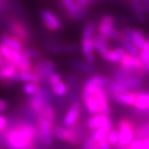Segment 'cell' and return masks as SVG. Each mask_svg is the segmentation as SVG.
<instances>
[{
	"label": "cell",
	"instance_id": "1",
	"mask_svg": "<svg viewBox=\"0 0 149 149\" xmlns=\"http://www.w3.org/2000/svg\"><path fill=\"white\" fill-rule=\"evenodd\" d=\"M37 126L28 121H19L0 135L8 149H33L37 140Z\"/></svg>",
	"mask_w": 149,
	"mask_h": 149
},
{
	"label": "cell",
	"instance_id": "2",
	"mask_svg": "<svg viewBox=\"0 0 149 149\" xmlns=\"http://www.w3.org/2000/svg\"><path fill=\"white\" fill-rule=\"evenodd\" d=\"M38 130L37 140L45 148H49L53 143L54 137V122L47 119H40L36 120Z\"/></svg>",
	"mask_w": 149,
	"mask_h": 149
},
{
	"label": "cell",
	"instance_id": "3",
	"mask_svg": "<svg viewBox=\"0 0 149 149\" xmlns=\"http://www.w3.org/2000/svg\"><path fill=\"white\" fill-rule=\"evenodd\" d=\"M110 79L103 76L94 74V76L87 78L83 84V90L81 97L82 100L86 99L94 94L99 87H106L110 83Z\"/></svg>",
	"mask_w": 149,
	"mask_h": 149
},
{
	"label": "cell",
	"instance_id": "4",
	"mask_svg": "<svg viewBox=\"0 0 149 149\" xmlns=\"http://www.w3.org/2000/svg\"><path fill=\"white\" fill-rule=\"evenodd\" d=\"M54 136L57 138H58V139L73 146L79 144L81 140V136L77 125L71 127H61L59 125H55Z\"/></svg>",
	"mask_w": 149,
	"mask_h": 149
},
{
	"label": "cell",
	"instance_id": "5",
	"mask_svg": "<svg viewBox=\"0 0 149 149\" xmlns=\"http://www.w3.org/2000/svg\"><path fill=\"white\" fill-rule=\"evenodd\" d=\"M115 18L111 15H105L102 17L97 25L98 33L103 34L111 40H119L122 36V33L114 27Z\"/></svg>",
	"mask_w": 149,
	"mask_h": 149
},
{
	"label": "cell",
	"instance_id": "6",
	"mask_svg": "<svg viewBox=\"0 0 149 149\" xmlns=\"http://www.w3.org/2000/svg\"><path fill=\"white\" fill-rule=\"evenodd\" d=\"M117 129L120 132V143L123 146H130L136 139V130L133 123L127 119H121L118 124Z\"/></svg>",
	"mask_w": 149,
	"mask_h": 149
},
{
	"label": "cell",
	"instance_id": "7",
	"mask_svg": "<svg viewBox=\"0 0 149 149\" xmlns=\"http://www.w3.org/2000/svg\"><path fill=\"white\" fill-rule=\"evenodd\" d=\"M55 63L50 59L40 58L33 64V72L35 73L37 76L42 80H47L51 74L55 72Z\"/></svg>",
	"mask_w": 149,
	"mask_h": 149
},
{
	"label": "cell",
	"instance_id": "8",
	"mask_svg": "<svg viewBox=\"0 0 149 149\" xmlns=\"http://www.w3.org/2000/svg\"><path fill=\"white\" fill-rule=\"evenodd\" d=\"M86 126L91 130H95L97 129H105L111 131L113 129V124L107 114L98 113L94 114L86 120Z\"/></svg>",
	"mask_w": 149,
	"mask_h": 149
},
{
	"label": "cell",
	"instance_id": "9",
	"mask_svg": "<svg viewBox=\"0 0 149 149\" xmlns=\"http://www.w3.org/2000/svg\"><path fill=\"white\" fill-rule=\"evenodd\" d=\"M60 2L64 9L66 10L68 16L72 20L81 19L87 14V8L78 6L77 0H60Z\"/></svg>",
	"mask_w": 149,
	"mask_h": 149
},
{
	"label": "cell",
	"instance_id": "10",
	"mask_svg": "<svg viewBox=\"0 0 149 149\" xmlns=\"http://www.w3.org/2000/svg\"><path fill=\"white\" fill-rule=\"evenodd\" d=\"M40 18L46 29L50 31H58L62 28L61 20L55 13H53L50 10H41Z\"/></svg>",
	"mask_w": 149,
	"mask_h": 149
},
{
	"label": "cell",
	"instance_id": "11",
	"mask_svg": "<svg viewBox=\"0 0 149 149\" xmlns=\"http://www.w3.org/2000/svg\"><path fill=\"white\" fill-rule=\"evenodd\" d=\"M81 103L78 101H76L72 102L70 107L68 108L65 117L63 120V126L66 127H71L76 126L79 117H80V112H81Z\"/></svg>",
	"mask_w": 149,
	"mask_h": 149
},
{
	"label": "cell",
	"instance_id": "12",
	"mask_svg": "<svg viewBox=\"0 0 149 149\" xmlns=\"http://www.w3.org/2000/svg\"><path fill=\"white\" fill-rule=\"evenodd\" d=\"M9 31L12 35L17 37L23 42H27L31 39V33L28 28L16 19L11 20L9 24Z\"/></svg>",
	"mask_w": 149,
	"mask_h": 149
},
{
	"label": "cell",
	"instance_id": "13",
	"mask_svg": "<svg viewBox=\"0 0 149 149\" xmlns=\"http://www.w3.org/2000/svg\"><path fill=\"white\" fill-rule=\"evenodd\" d=\"M120 68H123L125 69H127L130 71L136 72L138 74V72L142 70L145 68L144 63L140 59L139 57L137 56H132L130 54H127L122 57L120 62Z\"/></svg>",
	"mask_w": 149,
	"mask_h": 149
},
{
	"label": "cell",
	"instance_id": "14",
	"mask_svg": "<svg viewBox=\"0 0 149 149\" xmlns=\"http://www.w3.org/2000/svg\"><path fill=\"white\" fill-rule=\"evenodd\" d=\"M46 47L51 54H63V53H74L78 51L79 47L76 44H61L58 41H47Z\"/></svg>",
	"mask_w": 149,
	"mask_h": 149
},
{
	"label": "cell",
	"instance_id": "15",
	"mask_svg": "<svg viewBox=\"0 0 149 149\" xmlns=\"http://www.w3.org/2000/svg\"><path fill=\"white\" fill-rule=\"evenodd\" d=\"M122 33L130 40H131L139 49L144 46L146 41L147 40L144 33L139 29H132L130 27H127L123 30Z\"/></svg>",
	"mask_w": 149,
	"mask_h": 149
},
{
	"label": "cell",
	"instance_id": "16",
	"mask_svg": "<svg viewBox=\"0 0 149 149\" xmlns=\"http://www.w3.org/2000/svg\"><path fill=\"white\" fill-rule=\"evenodd\" d=\"M81 51L84 55V58L90 64L95 62L94 48H93V38L90 39H82L81 41Z\"/></svg>",
	"mask_w": 149,
	"mask_h": 149
},
{
	"label": "cell",
	"instance_id": "17",
	"mask_svg": "<svg viewBox=\"0 0 149 149\" xmlns=\"http://www.w3.org/2000/svg\"><path fill=\"white\" fill-rule=\"evenodd\" d=\"M127 54V51L123 47H117L114 49H108L102 54H101V57L110 63L113 64H120V59L123 56Z\"/></svg>",
	"mask_w": 149,
	"mask_h": 149
},
{
	"label": "cell",
	"instance_id": "18",
	"mask_svg": "<svg viewBox=\"0 0 149 149\" xmlns=\"http://www.w3.org/2000/svg\"><path fill=\"white\" fill-rule=\"evenodd\" d=\"M93 95L98 102L99 107H100V112L109 115L111 109H110V105H109L107 92H106L105 88L104 87H99L96 90V92L94 93Z\"/></svg>",
	"mask_w": 149,
	"mask_h": 149
},
{
	"label": "cell",
	"instance_id": "19",
	"mask_svg": "<svg viewBox=\"0 0 149 149\" xmlns=\"http://www.w3.org/2000/svg\"><path fill=\"white\" fill-rule=\"evenodd\" d=\"M136 95H137L136 91L135 92L127 91L126 93L114 95V96H112V99L120 104H123L127 106H134L136 99Z\"/></svg>",
	"mask_w": 149,
	"mask_h": 149
},
{
	"label": "cell",
	"instance_id": "20",
	"mask_svg": "<svg viewBox=\"0 0 149 149\" xmlns=\"http://www.w3.org/2000/svg\"><path fill=\"white\" fill-rule=\"evenodd\" d=\"M70 65L72 68L77 69L80 72L86 73V74H93L96 72L97 68L93 64H90L87 61H83L80 59H73L70 62Z\"/></svg>",
	"mask_w": 149,
	"mask_h": 149
},
{
	"label": "cell",
	"instance_id": "21",
	"mask_svg": "<svg viewBox=\"0 0 149 149\" xmlns=\"http://www.w3.org/2000/svg\"><path fill=\"white\" fill-rule=\"evenodd\" d=\"M136 99L134 104V107L138 111H148L149 110V93L145 91L137 92Z\"/></svg>",
	"mask_w": 149,
	"mask_h": 149
},
{
	"label": "cell",
	"instance_id": "22",
	"mask_svg": "<svg viewBox=\"0 0 149 149\" xmlns=\"http://www.w3.org/2000/svg\"><path fill=\"white\" fill-rule=\"evenodd\" d=\"M117 82H118L125 90L130 91V90L137 88L138 86H140L142 84V79L139 76L136 74V76L127 77L122 80H118Z\"/></svg>",
	"mask_w": 149,
	"mask_h": 149
},
{
	"label": "cell",
	"instance_id": "23",
	"mask_svg": "<svg viewBox=\"0 0 149 149\" xmlns=\"http://www.w3.org/2000/svg\"><path fill=\"white\" fill-rule=\"evenodd\" d=\"M15 81H20L23 83H36L40 84L41 79L33 71L31 72H20L18 71L16 74Z\"/></svg>",
	"mask_w": 149,
	"mask_h": 149
},
{
	"label": "cell",
	"instance_id": "24",
	"mask_svg": "<svg viewBox=\"0 0 149 149\" xmlns=\"http://www.w3.org/2000/svg\"><path fill=\"white\" fill-rule=\"evenodd\" d=\"M120 41L121 43V47H123L125 49V50L127 51V54L132 55V56H137V57L139 56L140 49H138L131 40H130L126 36H124L123 33L120 39Z\"/></svg>",
	"mask_w": 149,
	"mask_h": 149
},
{
	"label": "cell",
	"instance_id": "25",
	"mask_svg": "<svg viewBox=\"0 0 149 149\" xmlns=\"http://www.w3.org/2000/svg\"><path fill=\"white\" fill-rule=\"evenodd\" d=\"M130 2L131 4L134 15L136 18L137 19V21L140 23H145L146 15H145V11H144L141 0H130Z\"/></svg>",
	"mask_w": 149,
	"mask_h": 149
},
{
	"label": "cell",
	"instance_id": "26",
	"mask_svg": "<svg viewBox=\"0 0 149 149\" xmlns=\"http://www.w3.org/2000/svg\"><path fill=\"white\" fill-rule=\"evenodd\" d=\"M83 102H84V106H86V110L88 111L89 113H91L93 115L101 113L98 102H97V100H96V98H95L94 95H92V96L83 100Z\"/></svg>",
	"mask_w": 149,
	"mask_h": 149
},
{
	"label": "cell",
	"instance_id": "27",
	"mask_svg": "<svg viewBox=\"0 0 149 149\" xmlns=\"http://www.w3.org/2000/svg\"><path fill=\"white\" fill-rule=\"evenodd\" d=\"M50 89H51V93L53 94H55L58 97L66 96V95H68V91H69L68 86L63 80L54 84V86H50Z\"/></svg>",
	"mask_w": 149,
	"mask_h": 149
},
{
	"label": "cell",
	"instance_id": "28",
	"mask_svg": "<svg viewBox=\"0 0 149 149\" xmlns=\"http://www.w3.org/2000/svg\"><path fill=\"white\" fill-rule=\"evenodd\" d=\"M97 31V25L94 22L90 21L84 25L82 31V39H90L95 36V33Z\"/></svg>",
	"mask_w": 149,
	"mask_h": 149
},
{
	"label": "cell",
	"instance_id": "29",
	"mask_svg": "<svg viewBox=\"0 0 149 149\" xmlns=\"http://www.w3.org/2000/svg\"><path fill=\"white\" fill-rule=\"evenodd\" d=\"M136 73L133 72V71H130L127 69H125L123 68H117L114 73H113V78L112 80L114 81H118V80H122L125 79L127 77H130L133 76H136ZM138 76V74H137Z\"/></svg>",
	"mask_w": 149,
	"mask_h": 149
},
{
	"label": "cell",
	"instance_id": "30",
	"mask_svg": "<svg viewBox=\"0 0 149 149\" xmlns=\"http://www.w3.org/2000/svg\"><path fill=\"white\" fill-rule=\"evenodd\" d=\"M41 86L36 83H24L23 86V91L29 96H34L37 95L40 91Z\"/></svg>",
	"mask_w": 149,
	"mask_h": 149
},
{
	"label": "cell",
	"instance_id": "31",
	"mask_svg": "<svg viewBox=\"0 0 149 149\" xmlns=\"http://www.w3.org/2000/svg\"><path fill=\"white\" fill-rule=\"evenodd\" d=\"M24 43L20 39H18L17 37L14 36V35H10V40L8 41V43L6 45L9 46V48L11 49L14 51H17V52H24Z\"/></svg>",
	"mask_w": 149,
	"mask_h": 149
},
{
	"label": "cell",
	"instance_id": "32",
	"mask_svg": "<svg viewBox=\"0 0 149 149\" xmlns=\"http://www.w3.org/2000/svg\"><path fill=\"white\" fill-rule=\"evenodd\" d=\"M109 132L110 131H108L105 129H97L95 130H93V132L90 136L93 137V140H95L97 143H100L102 141L107 140V136H108Z\"/></svg>",
	"mask_w": 149,
	"mask_h": 149
},
{
	"label": "cell",
	"instance_id": "33",
	"mask_svg": "<svg viewBox=\"0 0 149 149\" xmlns=\"http://www.w3.org/2000/svg\"><path fill=\"white\" fill-rule=\"evenodd\" d=\"M129 146L130 149H149V138H136Z\"/></svg>",
	"mask_w": 149,
	"mask_h": 149
},
{
	"label": "cell",
	"instance_id": "34",
	"mask_svg": "<svg viewBox=\"0 0 149 149\" xmlns=\"http://www.w3.org/2000/svg\"><path fill=\"white\" fill-rule=\"evenodd\" d=\"M107 141L109 142V144L113 146H116L120 143V132L118 130V129H112L107 136Z\"/></svg>",
	"mask_w": 149,
	"mask_h": 149
},
{
	"label": "cell",
	"instance_id": "35",
	"mask_svg": "<svg viewBox=\"0 0 149 149\" xmlns=\"http://www.w3.org/2000/svg\"><path fill=\"white\" fill-rule=\"evenodd\" d=\"M138 57L140 58V59L144 63V65H146V64L149 61V40L148 39L146 41L144 46L140 49L139 56Z\"/></svg>",
	"mask_w": 149,
	"mask_h": 149
},
{
	"label": "cell",
	"instance_id": "36",
	"mask_svg": "<svg viewBox=\"0 0 149 149\" xmlns=\"http://www.w3.org/2000/svg\"><path fill=\"white\" fill-rule=\"evenodd\" d=\"M24 55L26 56L27 58H31V60L33 59H40L41 58V53L35 49H30V48H25L24 50Z\"/></svg>",
	"mask_w": 149,
	"mask_h": 149
},
{
	"label": "cell",
	"instance_id": "37",
	"mask_svg": "<svg viewBox=\"0 0 149 149\" xmlns=\"http://www.w3.org/2000/svg\"><path fill=\"white\" fill-rule=\"evenodd\" d=\"M82 149H99L98 143L93 140L91 136H89L83 141Z\"/></svg>",
	"mask_w": 149,
	"mask_h": 149
},
{
	"label": "cell",
	"instance_id": "38",
	"mask_svg": "<svg viewBox=\"0 0 149 149\" xmlns=\"http://www.w3.org/2000/svg\"><path fill=\"white\" fill-rule=\"evenodd\" d=\"M93 48H94V50L98 52L100 55L109 49V46L107 43H103V42H101L97 40H95L94 38H93Z\"/></svg>",
	"mask_w": 149,
	"mask_h": 149
},
{
	"label": "cell",
	"instance_id": "39",
	"mask_svg": "<svg viewBox=\"0 0 149 149\" xmlns=\"http://www.w3.org/2000/svg\"><path fill=\"white\" fill-rule=\"evenodd\" d=\"M60 81H62L61 76L58 73H57V72H54L53 74H51L50 76L48 77V79H47V82H48V84H49L50 86H54V84L59 83Z\"/></svg>",
	"mask_w": 149,
	"mask_h": 149
},
{
	"label": "cell",
	"instance_id": "40",
	"mask_svg": "<svg viewBox=\"0 0 149 149\" xmlns=\"http://www.w3.org/2000/svg\"><path fill=\"white\" fill-rule=\"evenodd\" d=\"M68 88L69 91H71V93H76V87H77V77L74 74H71V76L68 77Z\"/></svg>",
	"mask_w": 149,
	"mask_h": 149
},
{
	"label": "cell",
	"instance_id": "41",
	"mask_svg": "<svg viewBox=\"0 0 149 149\" xmlns=\"http://www.w3.org/2000/svg\"><path fill=\"white\" fill-rule=\"evenodd\" d=\"M9 126V121L6 117L0 115V133H4L8 130Z\"/></svg>",
	"mask_w": 149,
	"mask_h": 149
},
{
	"label": "cell",
	"instance_id": "42",
	"mask_svg": "<svg viewBox=\"0 0 149 149\" xmlns=\"http://www.w3.org/2000/svg\"><path fill=\"white\" fill-rule=\"evenodd\" d=\"M93 38H94L95 40H97L101 41V42H103V43H107V44H108V42H109V40H110V39H109L107 36H105V35H103V34H101V33L96 34Z\"/></svg>",
	"mask_w": 149,
	"mask_h": 149
},
{
	"label": "cell",
	"instance_id": "43",
	"mask_svg": "<svg viewBox=\"0 0 149 149\" xmlns=\"http://www.w3.org/2000/svg\"><path fill=\"white\" fill-rule=\"evenodd\" d=\"M98 147H99V149H112L111 146L109 144V142L107 140H104V141L98 143Z\"/></svg>",
	"mask_w": 149,
	"mask_h": 149
},
{
	"label": "cell",
	"instance_id": "44",
	"mask_svg": "<svg viewBox=\"0 0 149 149\" xmlns=\"http://www.w3.org/2000/svg\"><path fill=\"white\" fill-rule=\"evenodd\" d=\"M77 3L81 7L87 8V6L92 3V0H77Z\"/></svg>",
	"mask_w": 149,
	"mask_h": 149
},
{
	"label": "cell",
	"instance_id": "45",
	"mask_svg": "<svg viewBox=\"0 0 149 149\" xmlns=\"http://www.w3.org/2000/svg\"><path fill=\"white\" fill-rule=\"evenodd\" d=\"M7 108V103L6 101L2 100V99H0V113L5 111Z\"/></svg>",
	"mask_w": 149,
	"mask_h": 149
},
{
	"label": "cell",
	"instance_id": "46",
	"mask_svg": "<svg viewBox=\"0 0 149 149\" xmlns=\"http://www.w3.org/2000/svg\"><path fill=\"white\" fill-rule=\"evenodd\" d=\"M5 65H6V59L3 57V55L1 54V52H0V74H1L2 70L4 69Z\"/></svg>",
	"mask_w": 149,
	"mask_h": 149
},
{
	"label": "cell",
	"instance_id": "47",
	"mask_svg": "<svg viewBox=\"0 0 149 149\" xmlns=\"http://www.w3.org/2000/svg\"><path fill=\"white\" fill-rule=\"evenodd\" d=\"M111 147H112V149H130L129 146H123V145H120V144L113 146Z\"/></svg>",
	"mask_w": 149,
	"mask_h": 149
},
{
	"label": "cell",
	"instance_id": "48",
	"mask_svg": "<svg viewBox=\"0 0 149 149\" xmlns=\"http://www.w3.org/2000/svg\"><path fill=\"white\" fill-rule=\"evenodd\" d=\"M144 69L147 72V73H149V61L145 65V68H144Z\"/></svg>",
	"mask_w": 149,
	"mask_h": 149
},
{
	"label": "cell",
	"instance_id": "49",
	"mask_svg": "<svg viewBox=\"0 0 149 149\" xmlns=\"http://www.w3.org/2000/svg\"><path fill=\"white\" fill-rule=\"evenodd\" d=\"M127 1H130V0H127Z\"/></svg>",
	"mask_w": 149,
	"mask_h": 149
}]
</instances>
